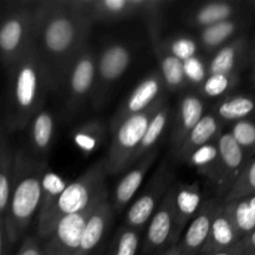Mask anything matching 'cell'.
<instances>
[{
    "label": "cell",
    "instance_id": "obj_36",
    "mask_svg": "<svg viewBox=\"0 0 255 255\" xmlns=\"http://www.w3.org/2000/svg\"><path fill=\"white\" fill-rule=\"evenodd\" d=\"M252 191H255V161L252 162L248 168L237 178L236 183L227 194V199L231 202L239 201Z\"/></svg>",
    "mask_w": 255,
    "mask_h": 255
},
{
    "label": "cell",
    "instance_id": "obj_10",
    "mask_svg": "<svg viewBox=\"0 0 255 255\" xmlns=\"http://www.w3.org/2000/svg\"><path fill=\"white\" fill-rule=\"evenodd\" d=\"M75 4L92 24L122 21L134 16L146 21L158 9L157 0H75Z\"/></svg>",
    "mask_w": 255,
    "mask_h": 255
},
{
    "label": "cell",
    "instance_id": "obj_8",
    "mask_svg": "<svg viewBox=\"0 0 255 255\" xmlns=\"http://www.w3.org/2000/svg\"><path fill=\"white\" fill-rule=\"evenodd\" d=\"M96 80V55L86 46L70 66L65 80V112L75 116L91 100Z\"/></svg>",
    "mask_w": 255,
    "mask_h": 255
},
{
    "label": "cell",
    "instance_id": "obj_40",
    "mask_svg": "<svg viewBox=\"0 0 255 255\" xmlns=\"http://www.w3.org/2000/svg\"><path fill=\"white\" fill-rule=\"evenodd\" d=\"M15 255H44L41 242L34 237H25Z\"/></svg>",
    "mask_w": 255,
    "mask_h": 255
},
{
    "label": "cell",
    "instance_id": "obj_9",
    "mask_svg": "<svg viewBox=\"0 0 255 255\" xmlns=\"http://www.w3.org/2000/svg\"><path fill=\"white\" fill-rule=\"evenodd\" d=\"M174 182V173L166 161L162 162L146 188L137 196L125 216V226L141 231L158 208L169 187Z\"/></svg>",
    "mask_w": 255,
    "mask_h": 255
},
{
    "label": "cell",
    "instance_id": "obj_46",
    "mask_svg": "<svg viewBox=\"0 0 255 255\" xmlns=\"http://www.w3.org/2000/svg\"><path fill=\"white\" fill-rule=\"evenodd\" d=\"M4 138H2V128H1V125H0V151H1L2 146H4Z\"/></svg>",
    "mask_w": 255,
    "mask_h": 255
},
{
    "label": "cell",
    "instance_id": "obj_4",
    "mask_svg": "<svg viewBox=\"0 0 255 255\" xmlns=\"http://www.w3.org/2000/svg\"><path fill=\"white\" fill-rule=\"evenodd\" d=\"M109 196L104 159L91 164L79 178L69 183L55 206L41 218L36 219L39 238L44 239L54 231L64 217L80 213Z\"/></svg>",
    "mask_w": 255,
    "mask_h": 255
},
{
    "label": "cell",
    "instance_id": "obj_14",
    "mask_svg": "<svg viewBox=\"0 0 255 255\" xmlns=\"http://www.w3.org/2000/svg\"><path fill=\"white\" fill-rule=\"evenodd\" d=\"M157 157H158V149L157 148L148 152L142 158H139L133 164V167L120 179V182L115 187L114 198L111 202L115 212H121L134 198V196L141 191L144 178L154 164V162L157 161Z\"/></svg>",
    "mask_w": 255,
    "mask_h": 255
},
{
    "label": "cell",
    "instance_id": "obj_42",
    "mask_svg": "<svg viewBox=\"0 0 255 255\" xmlns=\"http://www.w3.org/2000/svg\"><path fill=\"white\" fill-rule=\"evenodd\" d=\"M161 255H181V252H179L178 247L173 246V247H169V248H167L164 252H162Z\"/></svg>",
    "mask_w": 255,
    "mask_h": 255
},
{
    "label": "cell",
    "instance_id": "obj_31",
    "mask_svg": "<svg viewBox=\"0 0 255 255\" xmlns=\"http://www.w3.org/2000/svg\"><path fill=\"white\" fill-rule=\"evenodd\" d=\"M242 49V42L236 41L232 44L224 45L221 49L217 50L214 56L209 61L208 75H231L233 74L234 67H236L237 59H238L239 50Z\"/></svg>",
    "mask_w": 255,
    "mask_h": 255
},
{
    "label": "cell",
    "instance_id": "obj_22",
    "mask_svg": "<svg viewBox=\"0 0 255 255\" xmlns=\"http://www.w3.org/2000/svg\"><path fill=\"white\" fill-rule=\"evenodd\" d=\"M218 132V119L212 114H204L201 121L194 126V128L189 132L178 149L174 152V156L181 161L186 162L194 151L201 148L204 144L211 143L214 137H217Z\"/></svg>",
    "mask_w": 255,
    "mask_h": 255
},
{
    "label": "cell",
    "instance_id": "obj_29",
    "mask_svg": "<svg viewBox=\"0 0 255 255\" xmlns=\"http://www.w3.org/2000/svg\"><path fill=\"white\" fill-rule=\"evenodd\" d=\"M237 24L233 20H226V21L217 22L201 29L199 31V46L204 51H214L221 47L232 35L236 32Z\"/></svg>",
    "mask_w": 255,
    "mask_h": 255
},
{
    "label": "cell",
    "instance_id": "obj_20",
    "mask_svg": "<svg viewBox=\"0 0 255 255\" xmlns=\"http://www.w3.org/2000/svg\"><path fill=\"white\" fill-rule=\"evenodd\" d=\"M149 36H151L154 54L158 59L159 75H161L163 85L168 87L169 90H172V91L183 89L187 84L183 61L177 59L176 56L169 54L164 49L163 42L159 39L158 34H151Z\"/></svg>",
    "mask_w": 255,
    "mask_h": 255
},
{
    "label": "cell",
    "instance_id": "obj_28",
    "mask_svg": "<svg viewBox=\"0 0 255 255\" xmlns=\"http://www.w3.org/2000/svg\"><path fill=\"white\" fill-rule=\"evenodd\" d=\"M186 162L192 164L201 176L217 183L219 171V153L217 142H211L202 146L201 148L194 151Z\"/></svg>",
    "mask_w": 255,
    "mask_h": 255
},
{
    "label": "cell",
    "instance_id": "obj_16",
    "mask_svg": "<svg viewBox=\"0 0 255 255\" xmlns=\"http://www.w3.org/2000/svg\"><path fill=\"white\" fill-rule=\"evenodd\" d=\"M217 209L218 207L213 201H207L202 204L177 244L181 255L201 254L208 238L209 229Z\"/></svg>",
    "mask_w": 255,
    "mask_h": 255
},
{
    "label": "cell",
    "instance_id": "obj_27",
    "mask_svg": "<svg viewBox=\"0 0 255 255\" xmlns=\"http://www.w3.org/2000/svg\"><path fill=\"white\" fill-rule=\"evenodd\" d=\"M15 173V152L4 143L0 151V219H4L10 202Z\"/></svg>",
    "mask_w": 255,
    "mask_h": 255
},
{
    "label": "cell",
    "instance_id": "obj_43",
    "mask_svg": "<svg viewBox=\"0 0 255 255\" xmlns=\"http://www.w3.org/2000/svg\"><path fill=\"white\" fill-rule=\"evenodd\" d=\"M247 202H248L249 207H251L252 212H253V214H254V217H255V196L251 197V198H249Z\"/></svg>",
    "mask_w": 255,
    "mask_h": 255
},
{
    "label": "cell",
    "instance_id": "obj_39",
    "mask_svg": "<svg viewBox=\"0 0 255 255\" xmlns=\"http://www.w3.org/2000/svg\"><path fill=\"white\" fill-rule=\"evenodd\" d=\"M229 133L233 136V138L242 148L252 147L255 144V125L252 122L246 121V120L237 121Z\"/></svg>",
    "mask_w": 255,
    "mask_h": 255
},
{
    "label": "cell",
    "instance_id": "obj_11",
    "mask_svg": "<svg viewBox=\"0 0 255 255\" xmlns=\"http://www.w3.org/2000/svg\"><path fill=\"white\" fill-rule=\"evenodd\" d=\"M177 182L168 188L158 208L154 211L147 227L142 252L143 255H154L172 247L174 231V199Z\"/></svg>",
    "mask_w": 255,
    "mask_h": 255
},
{
    "label": "cell",
    "instance_id": "obj_18",
    "mask_svg": "<svg viewBox=\"0 0 255 255\" xmlns=\"http://www.w3.org/2000/svg\"><path fill=\"white\" fill-rule=\"evenodd\" d=\"M204 116V102L199 96L193 94L184 95L181 99L177 111L176 121L172 128L171 144L172 151L178 149L182 142L186 139L189 132L194 128L197 124Z\"/></svg>",
    "mask_w": 255,
    "mask_h": 255
},
{
    "label": "cell",
    "instance_id": "obj_6",
    "mask_svg": "<svg viewBox=\"0 0 255 255\" xmlns=\"http://www.w3.org/2000/svg\"><path fill=\"white\" fill-rule=\"evenodd\" d=\"M34 47V10L17 9L0 19V60L9 71Z\"/></svg>",
    "mask_w": 255,
    "mask_h": 255
},
{
    "label": "cell",
    "instance_id": "obj_44",
    "mask_svg": "<svg viewBox=\"0 0 255 255\" xmlns=\"http://www.w3.org/2000/svg\"><path fill=\"white\" fill-rule=\"evenodd\" d=\"M212 255H237L236 252L233 251V248L228 249V251H223V252H218V253H214Z\"/></svg>",
    "mask_w": 255,
    "mask_h": 255
},
{
    "label": "cell",
    "instance_id": "obj_41",
    "mask_svg": "<svg viewBox=\"0 0 255 255\" xmlns=\"http://www.w3.org/2000/svg\"><path fill=\"white\" fill-rule=\"evenodd\" d=\"M10 246L11 243L7 238L4 219H0V255H10Z\"/></svg>",
    "mask_w": 255,
    "mask_h": 255
},
{
    "label": "cell",
    "instance_id": "obj_38",
    "mask_svg": "<svg viewBox=\"0 0 255 255\" xmlns=\"http://www.w3.org/2000/svg\"><path fill=\"white\" fill-rule=\"evenodd\" d=\"M184 75H186L187 82H191L193 85H199L201 86L204 80L208 76V69L207 64L197 55V56L191 57L183 62Z\"/></svg>",
    "mask_w": 255,
    "mask_h": 255
},
{
    "label": "cell",
    "instance_id": "obj_30",
    "mask_svg": "<svg viewBox=\"0 0 255 255\" xmlns=\"http://www.w3.org/2000/svg\"><path fill=\"white\" fill-rule=\"evenodd\" d=\"M66 186L67 184L59 174L50 171L49 168L46 169L44 177H42L41 196H40L39 213H37L36 219L44 217L55 206Z\"/></svg>",
    "mask_w": 255,
    "mask_h": 255
},
{
    "label": "cell",
    "instance_id": "obj_15",
    "mask_svg": "<svg viewBox=\"0 0 255 255\" xmlns=\"http://www.w3.org/2000/svg\"><path fill=\"white\" fill-rule=\"evenodd\" d=\"M114 213L109 196L102 198L95 206L82 231L77 255H92L95 253L111 227Z\"/></svg>",
    "mask_w": 255,
    "mask_h": 255
},
{
    "label": "cell",
    "instance_id": "obj_3",
    "mask_svg": "<svg viewBox=\"0 0 255 255\" xmlns=\"http://www.w3.org/2000/svg\"><path fill=\"white\" fill-rule=\"evenodd\" d=\"M47 169L45 159L25 151L15 152V173L9 206L4 217L5 229L11 244L25 236L37 217L42 177Z\"/></svg>",
    "mask_w": 255,
    "mask_h": 255
},
{
    "label": "cell",
    "instance_id": "obj_19",
    "mask_svg": "<svg viewBox=\"0 0 255 255\" xmlns=\"http://www.w3.org/2000/svg\"><path fill=\"white\" fill-rule=\"evenodd\" d=\"M237 239H238V231L232 223L224 208L218 207L212 221L208 238L201 254L212 255L218 252L228 251L233 248Z\"/></svg>",
    "mask_w": 255,
    "mask_h": 255
},
{
    "label": "cell",
    "instance_id": "obj_33",
    "mask_svg": "<svg viewBox=\"0 0 255 255\" xmlns=\"http://www.w3.org/2000/svg\"><path fill=\"white\" fill-rule=\"evenodd\" d=\"M255 104L252 99L246 96H237L221 102L217 107V114L221 119L227 121H234L248 116L254 111Z\"/></svg>",
    "mask_w": 255,
    "mask_h": 255
},
{
    "label": "cell",
    "instance_id": "obj_26",
    "mask_svg": "<svg viewBox=\"0 0 255 255\" xmlns=\"http://www.w3.org/2000/svg\"><path fill=\"white\" fill-rule=\"evenodd\" d=\"M234 12L233 5L226 1H213L207 2V4L198 6L196 10L191 12L188 17V21L193 26L199 27V30L203 27L211 26L217 22L231 20L232 15Z\"/></svg>",
    "mask_w": 255,
    "mask_h": 255
},
{
    "label": "cell",
    "instance_id": "obj_2",
    "mask_svg": "<svg viewBox=\"0 0 255 255\" xmlns=\"http://www.w3.org/2000/svg\"><path fill=\"white\" fill-rule=\"evenodd\" d=\"M7 74L6 124L11 129H22L35 115L44 110L47 95L52 90L51 80L35 47L24 55Z\"/></svg>",
    "mask_w": 255,
    "mask_h": 255
},
{
    "label": "cell",
    "instance_id": "obj_7",
    "mask_svg": "<svg viewBox=\"0 0 255 255\" xmlns=\"http://www.w3.org/2000/svg\"><path fill=\"white\" fill-rule=\"evenodd\" d=\"M132 51L126 44L111 42L96 56V80L91 96L95 110L101 109L115 85L128 71Z\"/></svg>",
    "mask_w": 255,
    "mask_h": 255
},
{
    "label": "cell",
    "instance_id": "obj_45",
    "mask_svg": "<svg viewBox=\"0 0 255 255\" xmlns=\"http://www.w3.org/2000/svg\"><path fill=\"white\" fill-rule=\"evenodd\" d=\"M249 244L255 249V231L252 232L251 234V238H249Z\"/></svg>",
    "mask_w": 255,
    "mask_h": 255
},
{
    "label": "cell",
    "instance_id": "obj_5",
    "mask_svg": "<svg viewBox=\"0 0 255 255\" xmlns=\"http://www.w3.org/2000/svg\"><path fill=\"white\" fill-rule=\"evenodd\" d=\"M166 101L164 96L141 114L133 115L111 126V142L104 158L106 174H117L131 167L132 157L141 143L152 116Z\"/></svg>",
    "mask_w": 255,
    "mask_h": 255
},
{
    "label": "cell",
    "instance_id": "obj_21",
    "mask_svg": "<svg viewBox=\"0 0 255 255\" xmlns=\"http://www.w3.org/2000/svg\"><path fill=\"white\" fill-rule=\"evenodd\" d=\"M30 146L35 157L44 159L51 151L56 132V121L47 110H41L30 122Z\"/></svg>",
    "mask_w": 255,
    "mask_h": 255
},
{
    "label": "cell",
    "instance_id": "obj_37",
    "mask_svg": "<svg viewBox=\"0 0 255 255\" xmlns=\"http://www.w3.org/2000/svg\"><path fill=\"white\" fill-rule=\"evenodd\" d=\"M233 74L231 75H208L201 85V91L207 97H218L223 95L231 87L233 82Z\"/></svg>",
    "mask_w": 255,
    "mask_h": 255
},
{
    "label": "cell",
    "instance_id": "obj_34",
    "mask_svg": "<svg viewBox=\"0 0 255 255\" xmlns=\"http://www.w3.org/2000/svg\"><path fill=\"white\" fill-rule=\"evenodd\" d=\"M224 208L238 233H251L255 229V217L247 201H232Z\"/></svg>",
    "mask_w": 255,
    "mask_h": 255
},
{
    "label": "cell",
    "instance_id": "obj_25",
    "mask_svg": "<svg viewBox=\"0 0 255 255\" xmlns=\"http://www.w3.org/2000/svg\"><path fill=\"white\" fill-rule=\"evenodd\" d=\"M106 126L99 120H92L74 129L72 141L82 153L89 156L101 147L106 138Z\"/></svg>",
    "mask_w": 255,
    "mask_h": 255
},
{
    "label": "cell",
    "instance_id": "obj_13",
    "mask_svg": "<svg viewBox=\"0 0 255 255\" xmlns=\"http://www.w3.org/2000/svg\"><path fill=\"white\" fill-rule=\"evenodd\" d=\"M164 85L159 72L144 77L129 94L111 120V126L133 115L141 114L163 97Z\"/></svg>",
    "mask_w": 255,
    "mask_h": 255
},
{
    "label": "cell",
    "instance_id": "obj_35",
    "mask_svg": "<svg viewBox=\"0 0 255 255\" xmlns=\"http://www.w3.org/2000/svg\"><path fill=\"white\" fill-rule=\"evenodd\" d=\"M163 46L169 54L176 56L181 61H186V60L191 59L198 55L199 44L198 41L191 36H174L172 39H168L167 41H163Z\"/></svg>",
    "mask_w": 255,
    "mask_h": 255
},
{
    "label": "cell",
    "instance_id": "obj_32",
    "mask_svg": "<svg viewBox=\"0 0 255 255\" xmlns=\"http://www.w3.org/2000/svg\"><path fill=\"white\" fill-rule=\"evenodd\" d=\"M139 243V231L124 226L117 232L106 255H137Z\"/></svg>",
    "mask_w": 255,
    "mask_h": 255
},
{
    "label": "cell",
    "instance_id": "obj_23",
    "mask_svg": "<svg viewBox=\"0 0 255 255\" xmlns=\"http://www.w3.org/2000/svg\"><path fill=\"white\" fill-rule=\"evenodd\" d=\"M217 147L219 153V171L217 184L226 186L229 177L238 173L244 161L243 148L239 146L229 132L222 133L217 139Z\"/></svg>",
    "mask_w": 255,
    "mask_h": 255
},
{
    "label": "cell",
    "instance_id": "obj_12",
    "mask_svg": "<svg viewBox=\"0 0 255 255\" xmlns=\"http://www.w3.org/2000/svg\"><path fill=\"white\" fill-rule=\"evenodd\" d=\"M99 202L80 213L64 217L54 231L42 239L44 255H77L85 224Z\"/></svg>",
    "mask_w": 255,
    "mask_h": 255
},
{
    "label": "cell",
    "instance_id": "obj_1",
    "mask_svg": "<svg viewBox=\"0 0 255 255\" xmlns=\"http://www.w3.org/2000/svg\"><path fill=\"white\" fill-rule=\"evenodd\" d=\"M92 25L75 0L42 1L34 9V47L49 72L54 91H64L70 66L89 46Z\"/></svg>",
    "mask_w": 255,
    "mask_h": 255
},
{
    "label": "cell",
    "instance_id": "obj_17",
    "mask_svg": "<svg viewBox=\"0 0 255 255\" xmlns=\"http://www.w3.org/2000/svg\"><path fill=\"white\" fill-rule=\"evenodd\" d=\"M202 194L198 183H177L174 199V231L172 236V247L177 246L187 226L191 223L198 209L201 208Z\"/></svg>",
    "mask_w": 255,
    "mask_h": 255
},
{
    "label": "cell",
    "instance_id": "obj_24",
    "mask_svg": "<svg viewBox=\"0 0 255 255\" xmlns=\"http://www.w3.org/2000/svg\"><path fill=\"white\" fill-rule=\"evenodd\" d=\"M171 120L172 110L169 107L168 102L164 101L162 106L157 110L156 114L152 116L151 121H149L148 126H147L146 132L143 134V138H142L141 143L137 147L136 152H134L133 157H132L131 166H133L144 154L156 149V146L161 142L162 137L166 133L167 128H168L169 124H171Z\"/></svg>",
    "mask_w": 255,
    "mask_h": 255
}]
</instances>
